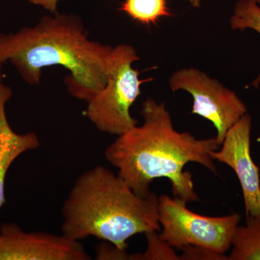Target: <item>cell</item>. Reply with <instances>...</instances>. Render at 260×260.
<instances>
[{
    "label": "cell",
    "instance_id": "277c9868",
    "mask_svg": "<svg viewBox=\"0 0 260 260\" xmlns=\"http://www.w3.org/2000/svg\"><path fill=\"white\" fill-rule=\"evenodd\" d=\"M139 59L132 46L113 47L107 83L87 103L85 111L99 131L119 136L138 125V120L130 114V107L141 94L142 84L152 80L140 79L139 70L133 67Z\"/></svg>",
    "mask_w": 260,
    "mask_h": 260
},
{
    "label": "cell",
    "instance_id": "ba28073f",
    "mask_svg": "<svg viewBox=\"0 0 260 260\" xmlns=\"http://www.w3.org/2000/svg\"><path fill=\"white\" fill-rule=\"evenodd\" d=\"M251 117L246 113L228 131L220 148L210 154L214 160L226 164L237 174L246 216L260 219L259 172L251 158Z\"/></svg>",
    "mask_w": 260,
    "mask_h": 260
},
{
    "label": "cell",
    "instance_id": "d6986e66",
    "mask_svg": "<svg viewBox=\"0 0 260 260\" xmlns=\"http://www.w3.org/2000/svg\"><path fill=\"white\" fill-rule=\"evenodd\" d=\"M250 1L254 2L256 4L260 5V0H250Z\"/></svg>",
    "mask_w": 260,
    "mask_h": 260
},
{
    "label": "cell",
    "instance_id": "8992f818",
    "mask_svg": "<svg viewBox=\"0 0 260 260\" xmlns=\"http://www.w3.org/2000/svg\"><path fill=\"white\" fill-rule=\"evenodd\" d=\"M172 91L183 90L193 98L191 114L211 121L220 145L229 129L247 113L245 104L235 92L203 72L184 68L174 73L169 80Z\"/></svg>",
    "mask_w": 260,
    "mask_h": 260
},
{
    "label": "cell",
    "instance_id": "e0dca14e",
    "mask_svg": "<svg viewBox=\"0 0 260 260\" xmlns=\"http://www.w3.org/2000/svg\"><path fill=\"white\" fill-rule=\"evenodd\" d=\"M190 3L193 8H198L200 7V0H186Z\"/></svg>",
    "mask_w": 260,
    "mask_h": 260
},
{
    "label": "cell",
    "instance_id": "2e32d148",
    "mask_svg": "<svg viewBox=\"0 0 260 260\" xmlns=\"http://www.w3.org/2000/svg\"><path fill=\"white\" fill-rule=\"evenodd\" d=\"M32 4L42 7L52 14L57 13V5L59 0H27Z\"/></svg>",
    "mask_w": 260,
    "mask_h": 260
},
{
    "label": "cell",
    "instance_id": "4fadbf2b",
    "mask_svg": "<svg viewBox=\"0 0 260 260\" xmlns=\"http://www.w3.org/2000/svg\"><path fill=\"white\" fill-rule=\"evenodd\" d=\"M148 247L144 253H137L130 255L133 260H179L180 257L158 234L157 231L145 233Z\"/></svg>",
    "mask_w": 260,
    "mask_h": 260
},
{
    "label": "cell",
    "instance_id": "9a60e30c",
    "mask_svg": "<svg viewBox=\"0 0 260 260\" xmlns=\"http://www.w3.org/2000/svg\"><path fill=\"white\" fill-rule=\"evenodd\" d=\"M96 259L126 260L130 259V255L126 250H122L114 244L106 242L97 246Z\"/></svg>",
    "mask_w": 260,
    "mask_h": 260
},
{
    "label": "cell",
    "instance_id": "8fae6325",
    "mask_svg": "<svg viewBox=\"0 0 260 260\" xmlns=\"http://www.w3.org/2000/svg\"><path fill=\"white\" fill-rule=\"evenodd\" d=\"M119 10L138 23L156 25L162 17L172 16L167 0H124Z\"/></svg>",
    "mask_w": 260,
    "mask_h": 260
},
{
    "label": "cell",
    "instance_id": "7a4b0ae2",
    "mask_svg": "<svg viewBox=\"0 0 260 260\" xmlns=\"http://www.w3.org/2000/svg\"><path fill=\"white\" fill-rule=\"evenodd\" d=\"M113 47L90 40L83 20L56 13L16 32H0V63H11L29 85L40 83L42 70L61 66L72 96L88 103L107 82Z\"/></svg>",
    "mask_w": 260,
    "mask_h": 260
},
{
    "label": "cell",
    "instance_id": "7c38bea8",
    "mask_svg": "<svg viewBox=\"0 0 260 260\" xmlns=\"http://www.w3.org/2000/svg\"><path fill=\"white\" fill-rule=\"evenodd\" d=\"M233 30H244L252 29L260 34V7L250 0H240L234 8L230 20ZM260 84V73L253 85L257 88Z\"/></svg>",
    "mask_w": 260,
    "mask_h": 260
},
{
    "label": "cell",
    "instance_id": "52a82bcc",
    "mask_svg": "<svg viewBox=\"0 0 260 260\" xmlns=\"http://www.w3.org/2000/svg\"><path fill=\"white\" fill-rule=\"evenodd\" d=\"M79 242L64 235L25 232L14 223L0 227V260H89Z\"/></svg>",
    "mask_w": 260,
    "mask_h": 260
},
{
    "label": "cell",
    "instance_id": "3957f363",
    "mask_svg": "<svg viewBox=\"0 0 260 260\" xmlns=\"http://www.w3.org/2000/svg\"><path fill=\"white\" fill-rule=\"evenodd\" d=\"M158 205L155 193L138 194L118 174L97 166L76 179L64 200L61 232L71 240L94 237L126 250L129 238L160 230Z\"/></svg>",
    "mask_w": 260,
    "mask_h": 260
},
{
    "label": "cell",
    "instance_id": "6da1fadb",
    "mask_svg": "<svg viewBox=\"0 0 260 260\" xmlns=\"http://www.w3.org/2000/svg\"><path fill=\"white\" fill-rule=\"evenodd\" d=\"M140 114L143 124L117 136L106 149V160L138 194H150L152 182L166 178L176 198L186 203L198 201L192 175L184 168L197 162L217 174L210 153L220 143L215 138L198 139L189 132L177 131L165 104L150 98L143 102Z\"/></svg>",
    "mask_w": 260,
    "mask_h": 260
},
{
    "label": "cell",
    "instance_id": "5bb4252c",
    "mask_svg": "<svg viewBox=\"0 0 260 260\" xmlns=\"http://www.w3.org/2000/svg\"><path fill=\"white\" fill-rule=\"evenodd\" d=\"M182 254L179 256L180 259L185 260H227L229 256L216 252L208 248L200 246L189 245L184 246Z\"/></svg>",
    "mask_w": 260,
    "mask_h": 260
},
{
    "label": "cell",
    "instance_id": "ac0fdd59",
    "mask_svg": "<svg viewBox=\"0 0 260 260\" xmlns=\"http://www.w3.org/2000/svg\"><path fill=\"white\" fill-rule=\"evenodd\" d=\"M3 64L0 63V80H3V75H2V68H3Z\"/></svg>",
    "mask_w": 260,
    "mask_h": 260
},
{
    "label": "cell",
    "instance_id": "5b68a950",
    "mask_svg": "<svg viewBox=\"0 0 260 260\" xmlns=\"http://www.w3.org/2000/svg\"><path fill=\"white\" fill-rule=\"evenodd\" d=\"M186 202L167 194L158 197L160 237L172 247L203 246L225 254L232 246L234 232L241 221L238 213L222 217L199 215L186 207Z\"/></svg>",
    "mask_w": 260,
    "mask_h": 260
},
{
    "label": "cell",
    "instance_id": "9c48e42d",
    "mask_svg": "<svg viewBox=\"0 0 260 260\" xmlns=\"http://www.w3.org/2000/svg\"><path fill=\"white\" fill-rule=\"evenodd\" d=\"M12 95L11 88L0 80V209L5 203V179L10 167L20 155L40 146L35 133L18 134L10 126L6 104Z\"/></svg>",
    "mask_w": 260,
    "mask_h": 260
},
{
    "label": "cell",
    "instance_id": "30bf717a",
    "mask_svg": "<svg viewBox=\"0 0 260 260\" xmlns=\"http://www.w3.org/2000/svg\"><path fill=\"white\" fill-rule=\"evenodd\" d=\"M231 246L229 260H260V219L246 216V225L236 229Z\"/></svg>",
    "mask_w": 260,
    "mask_h": 260
}]
</instances>
